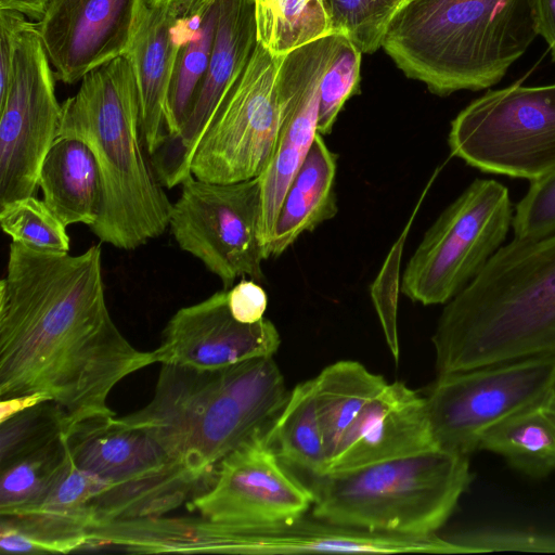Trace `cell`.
<instances>
[{
  "instance_id": "6da1fadb",
  "label": "cell",
  "mask_w": 555,
  "mask_h": 555,
  "mask_svg": "<svg viewBox=\"0 0 555 555\" xmlns=\"http://www.w3.org/2000/svg\"><path fill=\"white\" fill-rule=\"evenodd\" d=\"M154 362L109 315L99 244L69 255L11 243L0 281L1 399L44 393L69 426L113 416V388Z\"/></svg>"
},
{
  "instance_id": "7a4b0ae2",
  "label": "cell",
  "mask_w": 555,
  "mask_h": 555,
  "mask_svg": "<svg viewBox=\"0 0 555 555\" xmlns=\"http://www.w3.org/2000/svg\"><path fill=\"white\" fill-rule=\"evenodd\" d=\"M431 343L438 375L555 359V231L503 245L444 305Z\"/></svg>"
},
{
  "instance_id": "3957f363",
  "label": "cell",
  "mask_w": 555,
  "mask_h": 555,
  "mask_svg": "<svg viewBox=\"0 0 555 555\" xmlns=\"http://www.w3.org/2000/svg\"><path fill=\"white\" fill-rule=\"evenodd\" d=\"M288 393L272 356L214 370L162 364L151 402L121 420L151 435L177 466L209 486L221 460L264 430Z\"/></svg>"
},
{
  "instance_id": "277c9868",
  "label": "cell",
  "mask_w": 555,
  "mask_h": 555,
  "mask_svg": "<svg viewBox=\"0 0 555 555\" xmlns=\"http://www.w3.org/2000/svg\"><path fill=\"white\" fill-rule=\"evenodd\" d=\"M57 137L82 141L96 159L102 208L89 228L102 243L133 250L169 228L172 204L145 147L137 83L125 56L81 79L77 93L62 103Z\"/></svg>"
},
{
  "instance_id": "5b68a950",
  "label": "cell",
  "mask_w": 555,
  "mask_h": 555,
  "mask_svg": "<svg viewBox=\"0 0 555 555\" xmlns=\"http://www.w3.org/2000/svg\"><path fill=\"white\" fill-rule=\"evenodd\" d=\"M537 36L530 0H410L382 48L437 95L496 85Z\"/></svg>"
},
{
  "instance_id": "8992f818",
  "label": "cell",
  "mask_w": 555,
  "mask_h": 555,
  "mask_svg": "<svg viewBox=\"0 0 555 555\" xmlns=\"http://www.w3.org/2000/svg\"><path fill=\"white\" fill-rule=\"evenodd\" d=\"M468 457L436 447L357 469L312 476L311 515L372 532L434 534L472 481Z\"/></svg>"
},
{
  "instance_id": "52a82bcc",
  "label": "cell",
  "mask_w": 555,
  "mask_h": 555,
  "mask_svg": "<svg viewBox=\"0 0 555 555\" xmlns=\"http://www.w3.org/2000/svg\"><path fill=\"white\" fill-rule=\"evenodd\" d=\"M65 440L77 467L109 483L94 502L93 526L160 516L203 485L177 466L151 435L115 415L75 423Z\"/></svg>"
},
{
  "instance_id": "ba28073f",
  "label": "cell",
  "mask_w": 555,
  "mask_h": 555,
  "mask_svg": "<svg viewBox=\"0 0 555 555\" xmlns=\"http://www.w3.org/2000/svg\"><path fill=\"white\" fill-rule=\"evenodd\" d=\"M513 217L508 189L475 179L425 232L403 271L401 292L424 306L446 305L503 246Z\"/></svg>"
},
{
  "instance_id": "9c48e42d",
  "label": "cell",
  "mask_w": 555,
  "mask_h": 555,
  "mask_svg": "<svg viewBox=\"0 0 555 555\" xmlns=\"http://www.w3.org/2000/svg\"><path fill=\"white\" fill-rule=\"evenodd\" d=\"M451 155L481 172L530 182L555 171V82H516L472 101L451 121Z\"/></svg>"
},
{
  "instance_id": "30bf717a",
  "label": "cell",
  "mask_w": 555,
  "mask_h": 555,
  "mask_svg": "<svg viewBox=\"0 0 555 555\" xmlns=\"http://www.w3.org/2000/svg\"><path fill=\"white\" fill-rule=\"evenodd\" d=\"M181 186L169 220L180 249L201 260L220 279L223 289L242 276L263 281L258 177L217 183L191 176Z\"/></svg>"
},
{
  "instance_id": "8fae6325",
  "label": "cell",
  "mask_w": 555,
  "mask_h": 555,
  "mask_svg": "<svg viewBox=\"0 0 555 555\" xmlns=\"http://www.w3.org/2000/svg\"><path fill=\"white\" fill-rule=\"evenodd\" d=\"M282 57L272 55L257 41L246 67L195 150L192 176L232 183L256 178L263 171L284 121L276 88Z\"/></svg>"
},
{
  "instance_id": "7c38bea8",
  "label": "cell",
  "mask_w": 555,
  "mask_h": 555,
  "mask_svg": "<svg viewBox=\"0 0 555 555\" xmlns=\"http://www.w3.org/2000/svg\"><path fill=\"white\" fill-rule=\"evenodd\" d=\"M555 389V359L438 375L424 396L437 447L469 456L483 435Z\"/></svg>"
},
{
  "instance_id": "4fadbf2b",
  "label": "cell",
  "mask_w": 555,
  "mask_h": 555,
  "mask_svg": "<svg viewBox=\"0 0 555 555\" xmlns=\"http://www.w3.org/2000/svg\"><path fill=\"white\" fill-rule=\"evenodd\" d=\"M36 24L16 40L11 80L0 102V205L36 196L42 163L57 139L62 104L55 72Z\"/></svg>"
},
{
  "instance_id": "5bb4252c",
  "label": "cell",
  "mask_w": 555,
  "mask_h": 555,
  "mask_svg": "<svg viewBox=\"0 0 555 555\" xmlns=\"http://www.w3.org/2000/svg\"><path fill=\"white\" fill-rule=\"evenodd\" d=\"M264 430L221 460L211 483L188 502L190 512L217 524L254 526L293 520L312 508L311 489L283 467Z\"/></svg>"
},
{
  "instance_id": "9a60e30c",
  "label": "cell",
  "mask_w": 555,
  "mask_h": 555,
  "mask_svg": "<svg viewBox=\"0 0 555 555\" xmlns=\"http://www.w3.org/2000/svg\"><path fill=\"white\" fill-rule=\"evenodd\" d=\"M341 34L333 33L302 46L281 60L276 88L284 121L260 182L259 234L267 249L286 195L317 137L320 87L337 50Z\"/></svg>"
},
{
  "instance_id": "2e32d148",
  "label": "cell",
  "mask_w": 555,
  "mask_h": 555,
  "mask_svg": "<svg viewBox=\"0 0 555 555\" xmlns=\"http://www.w3.org/2000/svg\"><path fill=\"white\" fill-rule=\"evenodd\" d=\"M257 43L253 0H219L215 41L207 73L173 135H166L151 155L167 189L191 173L195 150L221 102L246 67Z\"/></svg>"
},
{
  "instance_id": "e0dca14e",
  "label": "cell",
  "mask_w": 555,
  "mask_h": 555,
  "mask_svg": "<svg viewBox=\"0 0 555 555\" xmlns=\"http://www.w3.org/2000/svg\"><path fill=\"white\" fill-rule=\"evenodd\" d=\"M144 0H49L36 23L57 80L74 85L125 56Z\"/></svg>"
},
{
  "instance_id": "ac0fdd59",
  "label": "cell",
  "mask_w": 555,
  "mask_h": 555,
  "mask_svg": "<svg viewBox=\"0 0 555 555\" xmlns=\"http://www.w3.org/2000/svg\"><path fill=\"white\" fill-rule=\"evenodd\" d=\"M280 344V334L270 320L263 318L253 324L236 321L229 309L228 289H222L179 309L153 354L162 364L214 370L273 356Z\"/></svg>"
},
{
  "instance_id": "d6986e66",
  "label": "cell",
  "mask_w": 555,
  "mask_h": 555,
  "mask_svg": "<svg viewBox=\"0 0 555 555\" xmlns=\"http://www.w3.org/2000/svg\"><path fill=\"white\" fill-rule=\"evenodd\" d=\"M199 0H144L125 57L137 83L141 132L152 155L167 135V99L173 68Z\"/></svg>"
},
{
  "instance_id": "ffe728a7",
  "label": "cell",
  "mask_w": 555,
  "mask_h": 555,
  "mask_svg": "<svg viewBox=\"0 0 555 555\" xmlns=\"http://www.w3.org/2000/svg\"><path fill=\"white\" fill-rule=\"evenodd\" d=\"M436 447L424 396L402 382L387 383L344 435L324 474L357 469Z\"/></svg>"
},
{
  "instance_id": "44dd1931",
  "label": "cell",
  "mask_w": 555,
  "mask_h": 555,
  "mask_svg": "<svg viewBox=\"0 0 555 555\" xmlns=\"http://www.w3.org/2000/svg\"><path fill=\"white\" fill-rule=\"evenodd\" d=\"M337 155L318 133L284 197L267 259L286 251L305 232L334 218L338 211L334 192Z\"/></svg>"
},
{
  "instance_id": "7402d4cb",
  "label": "cell",
  "mask_w": 555,
  "mask_h": 555,
  "mask_svg": "<svg viewBox=\"0 0 555 555\" xmlns=\"http://www.w3.org/2000/svg\"><path fill=\"white\" fill-rule=\"evenodd\" d=\"M43 201L67 227H91L102 208V183L96 159L82 141L57 137L40 170Z\"/></svg>"
},
{
  "instance_id": "603a6c76",
  "label": "cell",
  "mask_w": 555,
  "mask_h": 555,
  "mask_svg": "<svg viewBox=\"0 0 555 555\" xmlns=\"http://www.w3.org/2000/svg\"><path fill=\"white\" fill-rule=\"evenodd\" d=\"M479 450L502 456L514 469L532 478L555 470V389L539 401L491 427Z\"/></svg>"
},
{
  "instance_id": "cb8c5ba5",
  "label": "cell",
  "mask_w": 555,
  "mask_h": 555,
  "mask_svg": "<svg viewBox=\"0 0 555 555\" xmlns=\"http://www.w3.org/2000/svg\"><path fill=\"white\" fill-rule=\"evenodd\" d=\"M313 379L328 463L344 435L387 380L352 360L335 362Z\"/></svg>"
},
{
  "instance_id": "d4e9b609",
  "label": "cell",
  "mask_w": 555,
  "mask_h": 555,
  "mask_svg": "<svg viewBox=\"0 0 555 555\" xmlns=\"http://www.w3.org/2000/svg\"><path fill=\"white\" fill-rule=\"evenodd\" d=\"M264 435L282 463L305 470L311 476L325 473L327 454L317 409L313 378L294 387Z\"/></svg>"
},
{
  "instance_id": "484cf974",
  "label": "cell",
  "mask_w": 555,
  "mask_h": 555,
  "mask_svg": "<svg viewBox=\"0 0 555 555\" xmlns=\"http://www.w3.org/2000/svg\"><path fill=\"white\" fill-rule=\"evenodd\" d=\"M257 41L272 55L334 33L324 0H253Z\"/></svg>"
},
{
  "instance_id": "4316f807",
  "label": "cell",
  "mask_w": 555,
  "mask_h": 555,
  "mask_svg": "<svg viewBox=\"0 0 555 555\" xmlns=\"http://www.w3.org/2000/svg\"><path fill=\"white\" fill-rule=\"evenodd\" d=\"M219 0H199L191 18V30L181 47L167 99V135L176 134L203 81L215 41Z\"/></svg>"
},
{
  "instance_id": "83f0119b",
  "label": "cell",
  "mask_w": 555,
  "mask_h": 555,
  "mask_svg": "<svg viewBox=\"0 0 555 555\" xmlns=\"http://www.w3.org/2000/svg\"><path fill=\"white\" fill-rule=\"evenodd\" d=\"M65 435L48 446L0 467V517L36 506L69 466Z\"/></svg>"
},
{
  "instance_id": "f1b7e54d",
  "label": "cell",
  "mask_w": 555,
  "mask_h": 555,
  "mask_svg": "<svg viewBox=\"0 0 555 555\" xmlns=\"http://www.w3.org/2000/svg\"><path fill=\"white\" fill-rule=\"evenodd\" d=\"M68 427L67 413L52 400L0 422V467L55 441L66 434Z\"/></svg>"
},
{
  "instance_id": "f546056e",
  "label": "cell",
  "mask_w": 555,
  "mask_h": 555,
  "mask_svg": "<svg viewBox=\"0 0 555 555\" xmlns=\"http://www.w3.org/2000/svg\"><path fill=\"white\" fill-rule=\"evenodd\" d=\"M0 225L12 242L48 251L68 253L66 225L42 199L26 196L0 205Z\"/></svg>"
},
{
  "instance_id": "4dcf8cb0",
  "label": "cell",
  "mask_w": 555,
  "mask_h": 555,
  "mask_svg": "<svg viewBox=\"0 0 555 555\" xmlns=\"http://www.w3.org/2000/svg\"><path fill=\"white\" fill-rule=\"evenodd\" d=\"M334 33L345 35L362 53L383 44L386 30L403 0H324Z\"/></svg>"
},
{
  "instance_id": "1f68e13d",
  "label": "cell",
  "mask_w": 555,
  "mask_h": 555,
  "mask_svg": "<svg viewBox=\"0 0 555 555\" xmlns=\"http://www.w3.org/2000/svg\"><path fill=\"white\" fill-rule=\"evenodd\" d=\"M362 52L341 34L320 87L318 132L327 135L346 101L358 92Z\"/></svg>"
},
{
  "instance_id": "d6a6232c",
  "label": "cell",
  "mask_w": 555,
  "mask_h": 555,
  "mask_svg": "<svg viewBox=\"0 0 555 555\" xmlns=\"http://www.w3.org/2000/svg\"><path fill=\"white\" fill-rule=\"evenodd\" d=\"M514 237L532 238L555 231V171L530 182L514 208Z\"/></svg>"
},
{
  "instance_id": "836d02e7",
  "label": "cell",
  "mask_w": 555,
  "mask_h": 555,
  "mask_svg": "<svg viewBox=\"0 0 555 555\" xmlns=\"http://www.w3.org/2000/svg\"><path fill=\"white\" fill-rule=\"evenodd\" d=\"M472 553L521 551L555 553V535L514 529H485L452 538Z\"/></svg>"
},
{
  "instance_id": "e575fe53",
  "label": "cell",
  "mask_w": 555,
  "mask_h": 555,
  "mask_svg": "<svg viewBox=\"0 0 555 555\" xmlns=\"http://www.w3.org/2000/svg\"><path fill=\"white\" fill-rule=\"evenodd\" d=\"M228 305L236 321L253 324L263 319L268 296L256 281L243 279L228 289Z\"/></svg>"
},
{
  "instance_id": "d590c367",
  "label": "cell",
  "mask_w": 555,
  "mask_h": 555,
  "mask_svg": "<svg viewBox=\"0 0 555 555\" xmlns=\"http://www.w3.org/2000/svg\"><path fill=\"white\" fill-rule=\"evenodd\" d=\"M28 23L23 13L0 9V102L11 80L17 37Z\"/></svg>"
},
{
  "instance_id": "8d00e7d4",
  "label": "cell",
  "mask_w": 555,
  "mask_h": 555,
  "mask_svg": "<svg viewBox=\"0 0 555 555\" xmlns=\"http://www.w3.org/2000/svg\"><path fill=\"white\" fill-rule=\"evenodd\" d=\"M535 31L547 43L555 62V0H530Z\"/></svg>"
},
{
  "instance_id": "74e56055",
  "label": "cell",
  "mask_w": 555,
  "mask_h": 555,
  "mask_svg": "<svg viewBox=\"0 0 555 555\" xmlns=\"http://www.w3.org/2000/svg\"><path fill=\"white\" fill-rule=\"evenodd\" d=\"M47 400L51 399L44 393H31L10 399H1L0 422H3L12 415Z\"/></svg>"
},
{
  "instance_id": "f35d334b",
  "label": "cell",
  "mask_w": 555,
  "mask_h": 555,
  "mask_svg": "<svg viewBox=\"0 0 555 555\" xmlns=\"http://www.w3.org/2000/svg\"><path fill=\"white\" fill-rule=\"evenodd\" d=\"M49 0H0V9H11L30 18L40 20Z\"/></svg>"
},
{
  "instance_id": "ab89813d",
  "label": "cell",
  "mask_w": 555,
  "mask_h": 555,
  "mask_svg": "<svg viewBox=\"0 0 555 555\" xmlns=\"http://www.w3.org/2000/svg\"><path fill=\"white\" fill-rule=\"evenodd\" d=\"M408 1H410V0H403V4H404L405 2H408Z\"/></svg>"
}]
</instances>
